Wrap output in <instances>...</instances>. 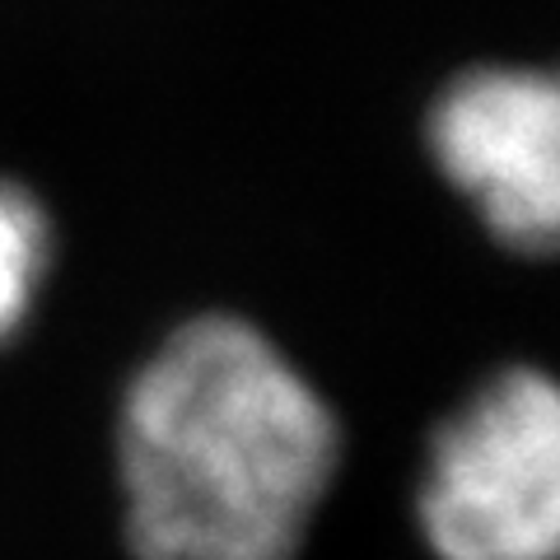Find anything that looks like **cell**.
I'll list each match as a JSON object with an SVG mask.
<instances>
[{"mask_svg": "<svg viewBox=\"0 0 560 560\" xmlns=\"http://www.w3.org/2000/svg\"><path fill=\"white\" fill-rule=\"evenodd\" d=\"M416 518L440 560H560V378L477 383L430 434Z\"/></svg>", "mask_w": 560, "mask_h": 560, "instance_id": "7a4b0ae2", "label": "cell"}, {"mask_svg": "<svg viewBox=\"0 0 560 560\" xmlns=\"http://www.w3.org/2000/svg\"><path fill=\"white\" fill-rule=\"evenodd\" d=\"M51 261V224L24 187L0 183V341L28 323Z\"/></svg>", "mask_w": 560, "mask_h": 560, "instance_id": "277c9868", "label": "cell"}, {"mask_svg": "<svg viewBox=\"0 0 560 560\" xmlns=\"http://www.w3.org/2000/svg\"><path fill=\"white\" fill-rule=\"evenodd\" d=\"M337 463V411L238 313L178 323L121 393L117 481L136 560H294Z\"/></svg>", "mask_w": 560, "mask_h": 560, "instance_id": "6da1fadb", "label": "cell"}, {"mask_svg": "<svg viewBox=\"0 0 560 560\" xmlns=\"http://www.w3.org/2000/svg\"><path fill=\"white\" fill-rule=\"evenodd\" d=\"M440 173L504 248L560 253V66H471L425 117Z\"/></svg>", "mask_w": 560, "mask_h": 560, "instance_id": "3957f363", "label": "cell"}]
</instances>
